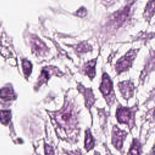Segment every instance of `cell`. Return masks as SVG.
Instances as JSON below:
<instances>
[{
    "mask_svg": "<svg viewBox=\"0 0 155 155\" xmlns=\"http://www.w3.org/2000/svg\"><path fill=\"white\" fill-rule=\"evenodd\" d=\"M95 65H96V60H91L88 61L85 65L84 70L87 74V75L91 79L95 76Z\"/></svg>",
    "mask_w": 155,
    "mask_h": 155,
    "instance_id": "cell-11",
    "label": "cell"
},
{
    "mask_svg": "<svg viewBox=\"0 0 155 155\" xmlns=\"http://www.w3.org/2000/svg\"><path fill=\"white\" fill-rule=\"evenodd\" d=\"M128 13V10L127 8H124L121 12H117L113 16V21L118 24H120L123 22L125 19Z\"/></svg>",
    "mask_w": 155,
    "mask_h": 155,
    "instance_id": "cell-10",
    "label": "cell"
},
{
    "mask_svg": "<svg viewBox=\"0 0 155 155\" xmlns=\"http://www.w3.org/2000/svg\"><path fill=\"white\" fill-rule=\"evenodd\" d=\"M30 44L33 51L39 54L43 55L47 51V48L44 43L42 42L37 36H33L30 38Z\"/></svg>",
    "mask_w": 155,
    "mask_h": 155,
    "instance_id": "cell-6",
    "label": "cell"
},
{
    "mask_svg": "<svg viewBox=\"0 0 155 155\" xmlns=\"http://www.w3.org/2000/svg\"><path fill=\"white\" fill-rule=\"evenodd\" d=\"M22 68L23 71L26 77L28 76L31 72L32 68V65L30 61L27 59H23L22 61Z\"/></svg>",
    "mask_w": 155,
    "mask_h": 155,
    "instance_id": "cell-15",
    "label": "cell"
},
{
    "mask_svg": "<svg viewBox=\"0 0 155 155\" xmlns=\"http://www.w3.org/2000/svg\"><path fill=\"white\" fill-rule=\"evenodd\" d=\"M94 147V140L91 136L90 130L88 129L85 131V148L87 151H90Z\"/></svg>",
    "mask_w": 155,
    "mask_h": 155,
    "instance_id": "cell-12",
    "label": "cell"
},
{
    "mask_svg": "<svg viewBox=\"0 0 155 155\" xmlns=\"http://www.w3.org/2000/svg\"><path fill=\"white\" fill-rule=\"evenodd\" d=\"M133 108L120 107L117 109L116 117L119 123L127 124L130 127L133 125L134 113Z\"/></svg>",
    "mask_w": 155,
    "mask_h": 155,
    "instance_id": "cell-3",
    "label": "cell"
},
{
    "mask_svg": "<svg viewBox=\"0 0 155 155\" xmlns=\"http://www.w3.org/2000/svg\"><path fill=\"white\" fill-rule=\"evenodd\" d=\"M78 89L84 96L86 107L90 108L94 102V98L91 90L90 89H86L83 86H79Z\"/></svg>",
    "mask_w": 155,
    "mask_h": 155,
    "instance_id": "cell-8",
    "label": "cell"
},
{
    "mask_svg": "<svg viewBox=\"0 0 155 155\" xmlns=\"http://www.w3.org/2000/svg\"><path fill=\"white\" fill-rule=\"evenodd\" d=\"M0 98L5 101L15 99L16 97L12 88L5 87L1 88L0 90Z\"/></svg>",
    "mask_w": 155,
    "mask_h": 155,
    "instance_id": "cell-9",
    "label": "cell"
},
{
    "mask_svg": "<svg viewBox=\"0 0 155 155\" xmlns=\"http://www.w3.org/2000/svg\"><path fill=\"white\" fill-rule=\"evenodd\" d=\"M127 135V133L125 131L120 130L116 126L113 127L112 143L118 150H120L122 148L123 142L125 140Z\"/></svg>",
    "mask_w": 155,
    "mask_h": 155,
    "instance_id": "cell-5",
    "label": "cell"
},
{
    "mask_svg": "<svg viewBox=\"0 0 155 155\" xmlns=\"http://www.w3.org/2000/svg\"><path fill=\"white\" fill-rule=\"evenodd\" d=\"M118 86L120 93L124 98L128 99L133 96L134 86L131 82L125 81L122 83H119Z\"/></svg>",
    "mask_w": 155,
    "mask_h": 155,
    "instance_id": "cell-7",
    "label": "cell"
},
{
    "mask_svg": "<svg viewBox=\"0 0 155 155\" xmlns=\"http://www.w3.org/2000/svg\"><path fill=\"white\" fill-rule=\"evenodd\" d=\"M12 118V113L10 110H0V122L4 125H7Z\"/></svg>",
    "mask_w": 155,
    "mask_h": 155,
    "instance_id": "cell-14",
    "label": "cell"
},
{
    "mask_svg": "<svg viewBox=\"0 0 155 155\" xmlns=\"http://www.w3.org/2000/svg\"><path fill=\"white\" fill-rule=\"evenodd\" d=\"M100 90L103 94V96L107 101L108 104L110 105L111 104L113 103L114 97L113 90L112 82L106 73L103 74L102 82L100 86Z\"/></svg>",
    "mask_w": 155,
    "mask_h": 155,
    "instance_id": "cell-2",
    "label": "cell"
},
{
    "mask_svg": "<svg viewBox=\"0 0 155 155\" xmlns=\"http://www.w3.org/2000/svg\"><path fill=\"white\" fill-rule=\"evenodd\" d=\"M87 12H86V10L84 8H82L81 9H79L78 12H77V15L81 17H84L86 16Z\"/></svg>",
    "mask_w": 155,
    "mask_h": 155,
    "instance_id": "cell-19",
    "label": "cell"
},
{
    "mask_svg": "<svg viewBox=\"0 0 155 155\" xmlns=\"http://www.w3.org/2000/svg\"><path fill=\"white\" fill-rule=\"evenodd\" d=\"M151 155H154V154H153V151H152V154Z\"/></svg>",
    "mask_w": 155,
    "mask_h": 155,
    "instance_id": "cell-20",
    "label": "cell"
},
{
    "mask_svg": "<svg viewBox=\"0 0 155 155\" xmlns=\"http://www.w3.org/2000/svg\"><path fill=\"white\" fill-rule=\"evenodd\" d=\"M141 147V143L138 140L134 139L130 150L129 155H140L142 152Z\"/></svg>",
    "mask_w": 155,
    "mask_h": 155,
    "instance_id": "cell-13",
    "label": "cell"
},
{
    "mask_svg": "<svg viewBox=\"0 0 155 155\" xmlns=\"http://www.w3.org/2000/svg\"><path fill=\"white\" fill-rule=\"evenodd\" d=\"M137 50H130L127 54L120 58L116 65V70L118 73L127 70L131 65L134 59L136 57Z\"/></svg>",
    "mask_w": 155,
    "mask_h": 155,
    "instance_id": "cell-4",
    "label": "cell"
},
{
    "mask_svg": "<svg viewBox=\"0 0 155 155\" xmlns=\"http://www.w3.org/2000/svg\"><path fill=\"white\" fill-rule=\"evenodd\" d=\"M154 0H151L150 2H149L147 6L146 10L145 11L146 16H151L154 14Z\"/></svg>",
    "mask_w": 155,
    "mask_h": 155,
    "instance_id": "cell-17",
    "label": "cell"
},
{
    "mask_svg": "<svg viewBox=\"0 0 155 155\" xmlns=\"http://www.w3.org/2000/svg\"><path fill=\"white\" fill-rule=\"evenodd\" d=\"M91 49V47L88 45L87 43H81L80 44L78 45L76 47V51L78 52H87Z\"/></svg>",
    "mask_w": 155,
    "mask_h": 155,
    "instance_id": "cell-16",
    "label": "cell"
},
{
    "mask_svg": "<svg viewBox=\"0 0 155 155\" xmlns=\"http://www.w3.org/2000/svg\"><path fill=\"white\" fill-rule=\"evenodd\" d=\"M44 148L45 155H54V150L51 146L45 143L44 145Z\"/></svg>",
    "mask_w": 155,
    "mask_h": 155,
    "instance_id": "cell-18",
    "label": "cell"
},
{
    "mask_svg": "<svg viewBox=\"0 0 155 155\" xmlns=\"http://www.w3.org/2000/svg\"><path fill=\"white\" fill-rule=\"evenodd\" d=\"M54 118L58 125L67 131L73 130L77 124V114L73 105L68 103L61 110L54 113Z\"/></svg>",
    "mask_w": 155,
    "mask_h": 155,
    "instance_id": "cell-1",
    "label": "cell"
}]
</instances>
